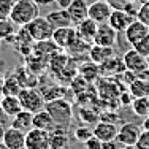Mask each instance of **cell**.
Returning a JSON list of instances; mask_svg holds the SVG:
<instances>
[{
    "label": "cell",
    "mask_w": 149,
    "mask_h": 149,
    "mask_svg": "<svg viewBox=\"0 0 149 149\" xmlns=\"http://www.w3.org/2000/svg\"><path fill=\"white\" fill-rule=\"evenodd\" d=\"M38 11H40V8L33 0H16L15 6L11 10V15H10V19L17 27H24L29 22H32L37 16H40Z\"/></svg>",
    "instance_id": "6da1fadb"
},
{
    "label": "cell",
    "mask_w": 149,
    "mask_h": 149,
    "mask_svg": "<svg viewBox=\"0 0 149 149\" xmlns=\"http://www.w3.org/2000/svg\"><path fill=\"white\" fill-rule=\"evenodd\" d=\"M45 108L49 111V114L52 116L56 125L60 127H68L72 124L73 119V111H72V105L63 98H56V100H49L46 102Z\"/></svg>",
    "instance_id": "7a4b0ae2"
},
{
    "label": "cell",
    "mask_w": 149,
    "mask_h": 149,
    "mask_svg": "<svg viewBox=\"0 0 149 149\" xmlns=\"http://www.w3.org/2000/svg\"><path fill=\"white\" fill-rule=\"evenodd\" d=\"M19 100L22 105V109H27L30 113H37L40 109L45 108L46 98L40 91H37L35 87H22L19 92Z\"/></svg>",
    "instance_id": "3957f363"
},
{
    "label": "cell",
    "mask_w": 149,
    "mask_h": 149,
    "mask_svg": "<svg viewBox=\"0 0 149 149\" xmlns=\"http://www.w3.org/2000/svg\"><path fill=\"white\" fill-rule=\"evenodd\" d=\"M24 27L29 30V33H30V37L33 38V41L51 40L52 33H54V27L51 26V22L48 21L46 16H37L32 22H29Z\"/></svg>",
    "instance_id": "277c9868"
},
{
    "label": "cell",
    "mask_w": 149,
    "mask_h": 149,
    "mask_svg": "<svg viewBox=\"0 0 149 149\" xmlns=\"http://www.w3.org/2000/svg\"><path fill=\"white\" fill-rule=\"evenodd\" d=\"M124 65H125L127 72H132L138 76V74L144 73L146 70H149V59L146 56H143L141 52H138L135 48L129 49V51L124 54Z\"/></svg>",
    "instance_id": "5b68a950"
},
{
    "label": "cell",
    "mask_w": 149,
    "mask_h": 149,
    "mask_svg": "<svg viewBox=\"0 0 149 149\" xmlns=\"http://www.w3.org/2000/svg\"><path fill=\"white\" fill-rule=\"evenodd\" d=\"M143 125L136 122H125L119 127V133H118V140L122 146H129V144H136L140 140L141 133H143Z\"/></svg>",
    "instance_id": "8992f818"
},
{
    "label": "cell",
    "mask_w": 149,
    "mask_h": 149,
    "mask_svg": "<svg viewBox=\"0 0 149 149\" xmlns=\"http://www.w3.org/2000/svg\"><path fill=\"white\" fill-rule=\"evenodd\" d=\"M26 148L27 149H48L49 148V132L32 127L26 132Z\"/></svg>",
    "instance_id": "52a82bcc"
},
{
    "label": "cell",
    "mask_w": 149,
    "mask_h": 149,
    "mask_svg": "<svg viewBox=\"0 0 149 149\" xmlns=\"http://www.w3.org/2000/svg\"><path fill=\"white\" fill-rule=\"evenodd\" d=\"M133 21H135V16L130 15L127 10L116 8V10H113V11H111V16H109V19H108V24L116 32L124 33V32L127 30V27H129Z\"/></svg>",
    "instance_id": "ba28073f"
},
{
    "label": "cell",
    "mask_w": 149,
    "mask_h": 149,
    "mask_svg": "<svg viewBox=\"0 0 149 149\" xmlns=\"http://www.w3.org/2000/svg\"><path fill=\"white\" fill-rule=\"evenodd\" d=\"M111 11H113V8L106 0H95V2H92L89 5V17L94 19L97 24L108 22Z\"/></svg>",
    "instance_id": "9c48e42d"
},
{
    "label": "cell",
    "mask_w": 149,
    "mask_h": 149,
    "mask_svg": "<svg viewBox=\"0 0 149 149\" xmlns=\"http://www.w3.org/2000/svg\"><path fill=\"white\" fill-rule=\"evenodd\" d=\"M118 33L119 32H116L108 22L98 24V29H97V33H95L94 43L100 45V46H109V48H114L116 41H118Z\"/></svg>",
    "instance_id": "30bf717a"
},
{
    "label": "cell",
    "mask_w": 149,
    "mask_h": 149,
    "mask_svg": "<svg viewBox=\"0 0 149 149\" xmlns=\"http://www.w3.org/2000/svg\"><path fill=\"white\" fill-rule=\"evenodd\" d=\"M118 133H119V127L114 122H109V120L102 119L94 127V135L97 138H100L103 143H106V141H116L118 140Z\"/></svg>",
    "instance_id": "8fae6325"
},
{
    "label": "cell",
    "mask_w": 149,
    "mask_h": 149,
    "mask_svg": "<svg viewBox=\"0 0 149 149\" xmlns=\"http://www.w3.org/2000/svg\"><path fill=\"white\" fill-rule=\"evenodd\" d=\"M76 37H78V32H76V29H73V26L59 27V29H54L52 41H54L60 49H67L74 41Z\"/></svg>",
    "instance_id": "7c38bea8"
},
{
    "label": "cell",
    "mask_w": 149,
    "mask_h": 149,
    "mask_svg": "<svg viewBox=\"0 0 149 149\" xmlns=\"http://www.w3.org/2000/svg\"><path fill=\"white\" fill-rule=\"evenodd\" d=\"M148 33H149V27L144 22H141L140 19H135L133 22L127 27V30L124 32L125 40H127V43H129L130 46L136 45L138 41H140L141 38H144Z\"/></svg>",
    "instance_id": "4fadbf2b"
},
{
    "label": "cell",
    "mask_w": 149,
    "mask_h": 149,
    "mask_svg": "<svg viewBox=\"0 0 149 149\" xmlns=\"http://www.w3.org/2000/svg\"><path fill=\"white\" fill-rule=\"evenodd\" d=\"M3 143L10 149H24L26 148V132H22V130L11 125L10 129L5 130Z\"/></svg>",
    "instance_id": "5bb4252c"
},
{
    "label": "cell",
    "mask_w": 149,
    "mask_h": 149,
    "mask_svg": "<svg viewBox=\"0 0 149 149\" xmlns=\"http://www.w3.org/2000/svg\"><path fill=\"white\" fill-rule=\"evenodd\" d=\"M68 146V133L65 127L56 125L49 130V148L51 149H65Z\"/></svg>",
    "instance_id": "9a60e30c"
},
{
    "label": "cell",
    "mask_w": 149,
    "mask_h": 149,
    "mask_svg": "<svg viewBox=\"0 0 149 149\" xmlns=\"http://www.w3.org/2000/svg\"><path fill=\"white\" fill-rule=\"evenodd\" d=\"M67 11L72 17L73 24H78L89 16V5H87L86 0H73L70 3V6L67 8Z\"/></svg>",
    "instance_id": "2e32d148"
},
{
    "label": "cell",
    "mask_w": 149,
    "mask_h": 149,
    "mask_svg": "<svg viewBox=\"0 0 149 149\" xmlns=\"http://www.w3.org/2000/svg\"><path fill=\"white\" fill-rule=\"evenodd\" d=\"M97 29H98V24L95 22L94 19H91L89 16L86 17L84 21L76 24V32L83 40L89 41V43H94V38H95V33H97Z\"/></svg>",
    "instance_id": "e0dca14e"
},
{
    "label": "cell",
    "mask_w": 149,
    "mask_h": 149,
    "mask_svg": "<svg viewBox=\"0 0 149 149\" xmlns=\"http://www.w3.org/2000/svg\"><path fill=\"white\" fill-rule=\"evenodd\" d=\"M0 109L3 111L5 116H16L19 111H22V105L17 95H2L0 98Z\"/></svg>",
    "instance_id": "ac0fdd59"
},
{
    "label": "cell",
    "mask_w": 149,
    "mask_h": 149,
    "mask_svg": "<svg viewBox=\"0 0 149 149\" xmlns=\"http://www.w3.org/2000/svg\"><path fill=\"white\" fill-rule=\"evenodd\" d=\"M111 56H114V49L109 46H100L92 43L91 49H89V59L97 65H102L106 59H109Z\"/></svg>",
    "instance_id": "d6986e66"
},
{
    "label": "cell",
    "mask_w": 149,
    "mask_h": 149,
    "mask_svg": "<svg viewBox=\"0 0 149 149\" xmlns=\"http://www.w3.org/2000/svg\"><path fill=\"white\" fill-rule=\"evenodd\" d=\"M11 125L19 129V130H22V132H29L32 127H33V113L27 111V109L19 111L16 116H13Z\"/></svg>",
    "instance_id": "ffe728a7"
},
{
    "label": "cell",
    "mask_w": 149,
    "mask_h": 149,
    "mask_svg": "<svg viewBox=\"0 0 149 149\" xmlns=\"http://www.w3.org/2000/svg\"><path fill=\"white\" fill-rule=\"evenodd\" d=\"M33 127L37 129H41V130H52L56 127V122L52 119V116L49 114V111L46 108L40 109V111L33 113Z\"/></svg>",
    "instance_id": "44dd1931"
},
{
    "label": "cell",
    "mask_w": 149,
    "mask_h": 149,
    "mask_svg": "<svg viewBox=\"0 0 149 149\" xmlns=\"http://www.w3.org/2000/svg\"><path fill=\"white\" fill-rule=\"evenodd\" d=\"M48 21L51 22V26L54 29H59V27H67V26H73V21L70 17L68 11L67 10H56V11L48 13Z\"/></svg>",
    "instance_id": "7402d4cb"
},
{
    "label": "cell",
    "mask_w": 149,
    "mask_h": 149,
    "mask_svg": "<svg viewBox=\"0 0 149 149\" xmlns=\"http://www.w3.org/2000/svg\"><path fill=\"white\" fill-rule=\"evenodd\" d=\"M102 72L105 74H119V73H124L127 72L125 70V65H124V60L116 57V56H111L109 59H106L103 63L100 65Z\"/></svg>",
    "instance_id": "603a6c76"
},
{
    "label": "cell",
    "mask_w": 149,
    "mask_h": 149,
    "mask_svg": "<svg viewBox=\"0 0 149 149\" xmlns=\"http://www.w3.org/2000/svg\"><path fill=\"white\" fill-rule=\"evenodd\" d=\"M129 92L133 95V98L136 97H149V81L144 76H136L130 83Z\"/></svg>",
    "instance_id": "cb8c5ba5"
},
{
    "label": "cell",
    "mask_w": 149,
    "mask_h": 149,
    "mask_svg": "<svg viewBox=\"0 0 149 149\" xmlns=\"http://www.w3.org/2000/svg\"><path fill=\"white\" fill-rule=\"evenodd\" d=\"M16 33V24L10 17H0V38L3 41H11Z\"/></svg>",
    "instance_id": "d4e9b609"
},
{
    "label": "cell",
    "mask_w": 149,
    "mask_h": 149,
    "mask_svg": "<svg viewBox=\"0 0 149 149\" xmlns=\"http://www.w3.org/2000/svg\"><path fill=\"white\" fill-rule=\"evenodd\" d=\"M21 89H22V86H21L19 79L16 76H10L6 79H3L2 95H19Z\"/></svg>",
    "instance_id": "484cf974"
},
{
    "label": "cell",
    "mask_w": 149,
    "mask_h": 149,
    "mask_svg": "<svg viewBox=\"0 0 149 149\" xmlns=\"http://www.w3.org/2000/svg\"><path fill=\"white\" fill-rule=\"evenodd\" d=\"M132 109L136 116L146 118L149 116V97H136L132 102Z\"/></svg>",
    "instance_id": "4316f807"
},
{
    "label": "cell",
    "mask_w": 149,
    "mask_h": 149,
    "mask_svg": "<svg viewBox=\"0 0 149 149\" xmlns=\"http://www.w3.org/2000/svg\"><path fill=\"white\" fill-rule=\"evenodd\" d=\"M74 140H78L79 143H84L86 140H89V138L94 135V129H91L89 125H79V127H76L74 129Z\"/></svg>",
    "instance_id": "83f0119b"
},
{
    "label": "cell",
    "mask_w": 149,
    "mask_h": 149,
    "mask_svg": "<svg viewBox=\"0 0 149 149\" xmlns=\"http://www.w3.org/2000/svg\"><path fill=\"white\" fill-rule=\"evenodd\" d=\"M97 68H98V65L97 63H94L91 60V63H86V65H83L81 67V74L84 76V81H94L95 78H97Z\"/></svg>",
    "instance_id": "f1b7e54d"
},
{
    "label": "cell",
    "mask_w": 149,
    "mask_h": 149,
    "mask_svg": "<svg viewBox=\"0 0 149 149\" xmlns=\"http://www.w3.org/2000/svg\"><path fill=\"white\" fill-rule=\"evenodd\" d=\"M16 0H0V17H10Z\"/></svg>",
    "instance_id": "f546056e"
},
{
    "label": "cell",
    "mask_w": 149,
    "mask_h": 149,
    "mask_svg": "<svg viewBox=\"0 0 149 149\" xmlns=\"http://www.w3.org/2000/svg\"><path fill=\"white\" fill-rule=\"evenodd\" d=\"M132 48H135L138 52H141L143 56H146V57H149V33H148L144 38H141V40L138 41L136 45H133Z\"/></svg>",
    "instance_id": "4dcf8cb0"
},
{
    "label": "cell",
    "mask_w": 149,
    "mask_h": 149,
    "mask_svg": "<svg viewBox=\"0 0 149 149\" xmlns=\"http://www.w3.org/2000/svg\"><path fill=\"white\" fill-rule=\"evenodd\" d=\"M84 146H86V149H102L103 148V141L100 138H97L95 135H92L89 140L84 141Z\"/></svg>",
    "instance_id": "1f68e13d"
},
{
    "label": "cell",
    "mask_w": 149,
    "mask_h": 149,
    "mask_svg": "<svg viewBox=\"0 0 149 149\" xmlns=\"http://www.w3.org/2000/svg\"><path fill=\"white\" fill-rule=\"evenodd\" d=\"M138 19L149 27V2L144 3V5L138 10Z\"/></svg>",
    "instance_id": "d6a6232c"
},
{
    "label": "cell",
    "mask_w": 149,
    "mask_h": 149,
    "mask_svg": "<svg viewBox=\"0 0 149 149\" xmlns=\"http://www.w3.org/2000/svg\"><path fill=\"white\" fill-rule=\"evenodd\" d=\"M136 146L140 149H149V129H144L141 133L140 140H138Z\"/></svg>",
    "instance_id": "836d02e7"
},
{
    "label": "cell",
    "mask_w": 149,
    "mask_h": 149,
    "mask_svg": "<svg viewBox=\"0 0 149 149\" xmlns=\"http://www.w3.org/2000/svg\"><path fill=\"white\" fill-rule=\"evenodd\" d=\"M72 2H73V0H54V3L57 5V8H60V10H67Z\"/></svg>",
    "instance_id": "e575fe53"
},
{
    "label": "cell",
    "mask_w": 149,
    "mask_h": 149,
    "mask_svg": "<svg viewBox=\"0 0 149 149\" xmlns=\"http://www.w3.org/2000/svg\"><path fill=\"white\" fill-rule=\"evenodd\" d=\"M35 3H37L38 6H46V5H51V3H54V0H33Z\"/></svg>",
    "instance_id": "d590c367"
},
{
    "label": "cell",
    "mask_w": 149,
    "mask_h": 149,
    "mask_svg": "<svg viewBox=\"0 0 149 149\" xmlns=\"http://www.w3.org/2000/svg\"><path fill=\"white\" fill-rule=\"evenodd\" d=\"M5 127H3V124H2V120H0V143L3 141V135H5Z\"/></svg>",
    "instance_id": "8d00e7d4"
},
{
    "label": "cell",
    "mask_w": 149,
    "mask_h": 149,
    "mask_svg": "<svg viewBox=\"0 0 149 149\" xmlns=\"http://www.w3.org/2000/svg\"><path fill=\"white\" fill-rule=\"evenodd\" d=\"M143 129H149V116L144 118V122H143Z\"/></svg>",
    "instance_id": "74e56055"
},
{
    "label": "cell",
    "mask_w": 149,
    "mask_h": 149,
    "mask_svg": "<svg viewBox=\"0 0 149 149\" xmlns=\"http://www.w3.org/2000/svg\"><path fill=\"white\" fill-rule=\"evenodd\" d=\"M122 149H140V148H138L136 144H129V146H124Z\"/></svg>",
    "instance_id": "f35d334b"
},
{
    "label": "cell",
    "mask_w": 149,
    "mask_h": 149,
    "mask_svg": "<svg viewBox=\"0 0 149 149\" xmlns=\"http://www.w3.org/2000/svg\"><path fill=\"white\" fill-rule=\"evenodd\" d=\"M0 149H10V148H8V146H6V144L2 141V143H0Z\"/></svg>",
    "instance_id": "ab89813d"
},
{
    "label": "cell",
    "mask_w": 149,
    "mask_h": 149,
    "mask_svg": "<svg viewBox=\"0 0 149 149\" xmlns=\"http://www.w3.org/2000/svg\"><path fill=\"white\" fill-rule=\"evenodd\" d=\"M2 43H3V40H2V38H0V48H2Z\"/></svg>",
    "instance_id": "60d3db41"
},
{
    "label": "cell",
    "mask_w": 149,
    "mask_h": 149,
    "mask_svg": "<svg viewBox=\"0 0 149 149\" xmlns=\"http://www.w3.org/2000/svg\"><path fill=\"white\" fill-rule=\"evenodd\" d=\"M24 149H27V148H24Z\"/></svg>",
    "instance_id": "b9f144b4"
},
{
    "label": "cell",
    "mask_w": 149,
    "mask_h": 149,
    "mask_svg": "<svg viewBox=\"0 0 149 149\" xmlns=\"http://www.w3.org/2000/svg\"><path fill=\"white\" fill-rule=\"evenodd\" d=\"M48 149H51V148H48Z\"/></svg>",
    "instance_id": "7bdbcfd3"
},
{
    "label": "cell",
    "mask_w": 149,
    "mask_h": 149,
    "mask_svg": "<svg viewBox=\"0 0 149 149\" xmlns=\"http://www.w3.org/2000/svg\"><path fill=\"white\" fill-rule=\"evenodd\" d=\"M148 2H149V0H148Z\"/></svg>",
    "instance_id": "ee69618b"
},
{
    "label": "cell",
    "mask_w": 149,
    "mask_h": 149,
    "mask_svg": "<svg viewBox=\"0 0 149 149\" xmlns=\"http://www.w3.org/2000/svg\"><path fill=\"white\" fill-rule=\"evenodd\" d=\"M148 59H149V57H148Z\"/></svg>",
    "instance_id": "f6af8a7d"
}]
</instances>
